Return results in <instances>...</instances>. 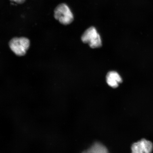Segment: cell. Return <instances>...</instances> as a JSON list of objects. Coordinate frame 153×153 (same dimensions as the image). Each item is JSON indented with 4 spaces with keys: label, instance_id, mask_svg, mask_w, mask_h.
Instances as JSON below:
<instances>
[{
    "label": "cell",
    "instance_id": "cell-4",
    "mask_svg": "<svg viewBox=\"0 0 153 153\" xmlns=\"http://www.w3.org/2000/svg\"><path fill=\"white\" fill-rule=\"evenodd\" d=\"M131 153H152L153 143L146 139H142L134 143L131 148Z\"/></svg>",
    "mask_w": 153,
    "mask_h": 153
},
{
    "label": "cell",
    "instance_id": "cell-6",
    "mask_svg": "<svg viewBox=\"0 0 153 153\" xmlns=\"http://www.w3.org/2000/svg\"><path fill=\"white\" fill-rule=\"evenodd\" d=\"M10 1L14 2L15 3L18 4H23L26 0H10Z\"/></svg>",
    "mask_w": 153,
    "mask_h": 153
},
{
    "label": "cell",
    "instance_id": "cell-5",
    "mask_svg": "<svg viewBox=\"0 0 153 153\" xmlns=\"http://www.w3.org/2000/svg\"><path fill=\"white\" fill-rule=\"evenodd\" d=\"M107 83L110 87L115 88L118 87L122 82V78L119 74L115 71H110L107 74L106 77Z\"/></svg>",
    "mask_w": 153,
    "mask_h": 153
},
{
    "label": "cell",
    "instance_id": "cell-1",
    "mask_svg": "<svg viewBox=\"0 0 153 153\" xmlns=\"http://www.w3.org/2000/svg\"><path fill=\"white\" fill-rule=\"evenodd\" d=\"M54 17L62 25H69L73 22L74 15L69 7L65 3H61L56 7L54 11Z\"/></svg>",
    "mask_w": 153,
    "mask_h": 153
},
{
    "label": "cell",
    "instance_id": "cell-3",
    "mask_svg": "<svg viewBox=\"0 0 153 153\" xmlns=\"http://www.w3.org/2000/svg\"><path fill=\"white\" fill-rule=\"evenodd\" d=\"M83 43L89 44L92 48H99L102 45L100 36L94 27H91L84 32L81 37Z\"/></svg>",
    "mask_w": 153,
    "mask_h": 153
},
{
    "label": "cell",
    "instance_id": "cell-2",
    "mask_svg": "<svg viewBox=\"0 0 153 153\" xmlns=\"http://www.w3.org/2000/svg\"><path fill=\"white\" fill-rule=\"evenodd\" d=\"M30 42L27 38L22 37L13 38L9 43V47L15 54L24 56L30 47Z\"/></svg>",
    "mask_w": 153,
    "mask_h": 153
}]
</instances>
